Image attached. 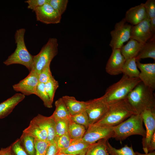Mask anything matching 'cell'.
I'll return each mask as SVG.
<instances>
[{"label":"cell","instance_id":"44","mask_svg":"<svg viewBox=\"0 0 155 155\" xmlns=\"http://www.w3.org/2000/svg\"><path fill=\"white\" fill-rule=\"evenodd\" d=\"M150 28L151 32L153 35L155 33V17L150 20Z\"/></svg>","mask_w":155,"mask_h":155},{"label":"cell","instance_id":"30","mask_svg":"<svg viewBox=\"0 0 155 155\" xmlns=\"http://www.w3.org/2000/svg\"><path fill=\"white\" fill-rule=\"evenodd\" d=\"M42 101L46 107L51 108L53 107V102L51 100L44 88V84L39 82L34 93Z\"/></svg>","mask_w":155,"mask_h":155},{"label":"cell","instance_id":"42","mask_svg":"<svg viewBox=\"0 0 155 155\" xmlns=\"http://www.w3.org/2000/svg\"><path fill=\"white\" fill-rule=\"evenodd\" d=\"M0 155H11V146L5 148H2L0 150Z\"/></svg>","mask_w":155,"mask_h":155},{"label":"cell","instance_id":"12","mask_svg":"<svg viewBox=\"0 0 155 155\" xmlns=\"http://www.w3.org/2000/svg\"><path fill=\"white\" fill-rule=\"evenodd\" d=\"M34 12L36 20L46 24L59 23L61 19L62 16L48 3L37 8Z\"/></svg>","mask_w":155,"mask_h":155},{"label":"cell","instance_id":"22","mask_svg":"<svg viewBox=\"0 0 155 155\" xmlns=\"http://www.w3.org/2000/svg\"><path fill=\"white\" fill-rule=\"evenodd\" d=\"M91 144L82 141L81 139L72 140L70 145L67 148L60 150L59 152L74 155H85Z\"/></svg>","mask_w":155,"mask_h":155},{"label":"cell","instance_id":"17","mask_svg":"<svg viewBox=\"0 0 155 155\" xmlns=\"http://www.w3.org/2000/svg\"><path fill=\"white\" fill-rule=\"evenodd\" d=\"M21 93H16L0 103V119L3 118L9 114L15 107L25 98Z\"/></svg>","mask_w":155,"mask_h":155},{"label":"cell","instance_id":"43","mask_svg":"<svg viewBox=\"0 0 155 155\" xmlns=\"http://www.w3.org/2000/svg\"><path fill=\"white\" fill-rule=\"evenodd\" d=\"M155 150V133L153 135L150 141L148 148V152L153 151Z\"/></svg>","mask_w":155,"mask_h":155},{"label":"cell","instance_id":"41","mask_svg":"<svg viewBox=\"0 0 155 155\" xmlns=\"http://www.w3.org/2000/svg\"><path fill=\"white\" fill-rule=\"evenodd\" d=\"M59 151L56 144L54 142L49 144L46 155H57Z\"/></svg>","mask_w":155,"mask_h":155},{"label":"cell","instance_id":"35","mask_svg":"<svg viewBox=\"0 0 155 155\" xmlns=\"http://www.w3.org/2000/svg\"><path fill=\"white\" fill-rule=\"evenodd\" d=\"M72 140L68 133L62 135L55 137L54 140L59 150L67 148L70 145Z\"/></svg>","mask_w":155,"mask_h":155},{"label":"cell","instance_id":"37","mask_svg":"<svg viewBox=\"0 0 155 155\" xmlns=\"http://www.w3.org/2000/svg\"><path fill=\"white\" fill-rule=\"evenodd\" d=\"M11 155H28L21 145L19 139L11 145Z\"/></svg>","mask_w":155,"mask_h":155},{"label":"cell","instance_id":"15","mask_svg":"<svg viewBox=\"0 0 155 155\" xmlns=\"http://www.w3.org/2000/svg\"><path fill=\"white\" fill-rule=\"evenodd\" d=\"M125 61V59L121 54L120 49L112 50L106 66V72L112 75L122 73L123 68Z\"/></svg>","mask_w":155,"mask_h":155},{"label":"cell","instance_id":"27","mask_svg":"<svg viewBox=\"0 0 155 155\" xmlns=\"http://www.w3.org/2000/svg\"><path fill=\"white\" fill-rule=\"evenodd\" d=\"M86 130L84 126L75 123L71 119L69 120L67 133L71 140H77L81 139Z\"/></svg>","mask_w":155,"mask_h":155},{"label":"cell","instance_id":"9","mask_svg":"<svg viewBox=\"0 0 155 155\" xmlns=\"http://www.w3.org/2000/svg\"><path fill=\"white\" fill-rule=\"evenodd\" d=\"M113 133V127L93 124L88 126L81 140L91 144L101 139L108 140Z\"/></svg>","mask_w":155,"mask_h":155},{"label":"cell","instance_id":"45","mask_svg":"<svg viewBox=\"0 0 155 155\" xmlns=\"http://www.w3.org/2000/svg\"><path fill=\"white\" fill-rule=\"evenodd\" d=\"M135 152L136 155H155V151H154L145 154L137 152Z\"/></svg>","mask_w":155,"mask_h":155},{"label":"cell","instance_id":"2","mask_svg":"<svg viewBox=\"0 0 155 155\" xmlns=\"http://www.w3.org/2000/svg\"><path fill=\"white\" fill-rule=\"evenodd\" d=\"M134 114H135L126 98L110 105L104 116L94 124L113 127Z\"/></svg>","mask_w":155,"mask_h":155},{"label":"cell","instance_id":"13","mask_svg":"<svg viewBox=\"0 0 155 155\" xmlns=\"http://www.w3.org/2000/svg\"><path fill=\"white\" fill-rule=\"evenodd\" d=\"M155 35L151 32L150 28V20L147 18L137 24L132 25L130 38L144 44Z\"/></svg>","mask_w":155,"mask_h":155},{"label":"cell","instance_id":"5","mask_svg":"<svg viewBox=\"0 0 155 155\" xmlns=\"http://www.w3.org/2000/svg\"><path fill=\"white\" fill-rule=\"evenodd\" d=\"M143 122L141 114L132 115L125 121L113 127V138L117 140L122 141L134 135H140L143 138L144 137L146 132Z\"/></svg>","mask_w":155,"mask_h":155},{"label":"cell","instance_id":"20","mask_svg":"<svg viewBox=\"0 0 155 155\" xmlns=\"http://www.w3.org/2000/svg\"><path fill=\"white\" fill-rule=\"evenodd\" d=\"M61 98L71 116L85 111L86 102L78 100L73 96L65 95Z\"/></svg>","mask_w":155,"mask_h":155},{"label":"cell","instance_id":"8","mask_svg":"<svg viewBox=\"0 0 155 155\" xmlns=\"http://www.w3.org/2000/svg\"><path fill=\"white\" fill-rule=\"evenodd\" d=\"M86 103L85 111L88 117L89 125L101 119L107 111L109 106L102 96L86 101Z\"/></svg>","mask_w":155,"mask_h":155},{"label":"cell","instance_id":"36","mask_svg":"<svg viewBox=\"0 0 155 155\" xmlns=\"http://www.w3.org/2000/svg\"><path fill=\"white\" fill-rule=\"evenodd\" d=\"M34 146L36 155H46L49 145L47 141H44L34 139Z\"/></svg>","mask_w":155,"mask_h":155},{"label":"cell","instance_id":"38","mask_svg":"<svg viewBox=\"0 0 155 155\" xmlns=\"http://www.w3.org/2000/svg\"><path fill=\"white\" fill-rule=\"evenodd\" d=\"M50 65L45 66L38 75L39 82L45 84L53 76L51 71Z\"/></svg>","mask_w":155,"mask_h":155},{"label":"cell","instance_id":"31","mask_svg":"<svg viewBox=\"0 0 155 155\" xmlns=\"http://www.w3.org/2000/svg\"><path fill=\"white\" fill-rule=\"evenodd\" d=\"M59 86L58 82L53 76L44 84V88L51 100L53 103L56 90Z\"/></svg>","mask_w":155,"mask_h":155},{"label":"cell","instance_id":"6","mask_svg":"<svg viewBox=\"0 0 155 155\" xmlns=\"http://www.w3.org/2000/svg\"><path fill=\"white\" fill-rule=\"evenodd\" d=\"M58 46L56 38H50L38 53L33 56L31 70L39 75L45 66L50 64L52 60L58 54Z\"/></svg>","mask_w":155,"mask_h":155},{"label":"cell","instance_id":"25","mask_svg":"<svg viewBox=\"0 0 155 155\" xmlns=\"http://www.w3.org/2000/svg\"><path fill=\"white\" fill-rule=\"evenodd\" d=\"M137 68L135 57L130 58L125 60L122 73L130 78H139L140 71Z\"/></svg>","mask_w":155,"mask_h":155},{"label":"cell","instance_id":"29","mask_svg":"<svg viewBox=\"0 0 155 155\" xmlns=\"http://www.w3.org/2000/svg\"><path fill=\"white\" fill-rule=\"evenodd\" d=\"M107 148L109 155H136L132 146H129L125 145L121 148L116 149L112 146L107 140Z\"/></svg>","mask_w":155,"mask_h":155},{"label":"cell","instance_id":"39","mask_svg":"<svg viewBox=\"0 0 155 155\" xmlns=\"http://www.w3.org/2000/svg\"><path fill=\"white\" fill-rule=\"evenodd\" d=\"M144 5L148 18L150 20L155 17V0H148Z\"/></svg>","mask_w":155,"mask_h":155},{"label":"cell","instance_id":"23","mask_svg":"<svg viewBox=\"0 0 155 155\" xmlns=\"http://www.w3.org/2000/svg\"><path fill=\"white\" fill-rule=\"evenodd\" d=\"M136 62L141 59L151 58L155 60V36L144 44L137 55L135 57Z\"/></svg>","mask_w":155,"mask_h":155},{"label":"cell","instance_id":"46","mask_svg":"<svg viewBox=\"0 0 155 155\" xmlns=\"http://www.w3.org/2000/svg\"><path fill=\"white\" fill-rule=\"evenodd\" d=\"M57 155H74L70 154H68L66 153H63L59 152L57 154Z\"/></svg>","mask_w":155,"mask_h":155},{"label":"cell","instance_id":"21","mask_svg":"<svg viewBox=\"0 0 155 155\" xmlns=\"http://www.w3.org/2000/svg\"><path fill=\"white\" fill-rule=\"evenodd\" d=\"M144 44L132 38L120 49L121 54L126 60L135 57L139 53Z\"/></svg>","mask_w":155,"mask_h":155},{"label":"cell","instance_id":"16","mask_svg":"<svg viewBox=\"0 0 155 155\" xmlns=\"http://www.w3.org/2000/svg\"><path fill=\"white\" fill-rule=\"evenodd\" d=\"M148 18L144 3L132 7L126 12L124 18L126 22L132 26L135 25Z\"/></svg>","mask_w":155,"mask_h":155},{"label":"cell","instance_id":"40","mask_svg":"<svg viewBox=\"0 0 155 155\" xmlns=\"http://www.w3.org/2000/svg\"><path fill=\"white\" fill-rule=\"evenodd\" d=\"M48 0H28L25 2L28 4V8L34 11L37 8L48 3Z\"/></svg>","mask_w":155,"mask_h":155},{"label":"cell","instance_id":"14","mask_svg":"<svg viewBox=\"0 0 155 155\" xmlns=\"http://www.w3.org/2000/svg\"><path fill=\"white\" fill-rule=\"evenodd\" d=\"M137 68L140 71L139 78L146 86L153 91L155 89V63H142L136 61Z\"/></svg>","mask_w":155,"mask_h":155},{"label":"cell","instance_id":"10","mask_svg":"<svg viewBox=\"0 0 155 155\" xmlns=\"http://www.w3.org/2000/svg\"><path fill=\"white\" fill-rule=\"evenodd\" d=\"M140 114L146 128V136L142 139L143 149L145 153H147L150 141L155 133V108L146 109Z\"/></svg>","mask_w":155,"mask_h":155},{"label":"cell","instance_id":"26","mask_svg":"<svg viewBox=\"0 0 155 155\" xmlns=\"http://www.w3.org/2000/svg\"><path fill=\"white\" fill-rule=\"evenodd\" d=\"M107 140L102 139L91 144L85 155H109L107 150Z\"/></svg>","mask_w":155,"mask_h":155},{"label":"cell","instance_id":"3","mask_svg":"<svg viewBox=\"0 0 155 155\" xmlns=\"http://www.w3.org/2000/svg\"><path fill=\"white\" fill-rule=\"evenodd\" d=\"M139 78H131L123 75L117 82L109 86L102 96L109 105L126 98L131 91L140 82Z\"/></svg>","mask_w":155,"mask_h":155},{"label":"cell","instance_id":"19","mask_svg":"<svg viewBox=\"0 0 155 155\" xmlns=\"http://www.w3.org/2000/svg\"><path fill=\"white\" fill-rule=\"evenodd\" d=\"M34 118L46 130L48 134V142L49 144L54 142L56 136L55 121L52 116L46 117L38 114Z\"/></svg>","mask_w":155,"mask_h":155},{"label":"cell","instance_id":"11","mask_svg":"<svg viewBox=\"0 0 155 155\" xmlns=\"http://www.w3.org/2000/svg\"><path fill=\"white\" fill-rule=\"evenodd\" d=\"M39 83L38 75L31 70L25 78L13 85V88L17 92H19L25 96H29L34 94Z\"/></svg>","mask_w":155,"mask_h":155},{"label":"cell","instance_id":"24","mask_svg":"<svg viewBox=\"0 0 155 155\" xmlns=\"http://www.w3.org/2000/svg\"><path fill=\"white\" fill-rule=\"evenodd\" d=\"M55 109L52 115L55 120L59 119H69L71 115L62 98L55 102Z\"/></svg>","mask_w":155,"mask_h":155},{"label":"cell","instance_id":"18","mask_svg":"<svg viewBox=\"0 0 155 155\" xmlns=\"http://www.w3.org/2000/svg\"><path fill=\"white\" fill-rule=\"evenodd\" d=\"M23 133L35 139L47 141L48 134L46 130L34 118L31 121L29 126L24 129Z\"/></svg>","mask_w":155,"mask_h":155},{"label":"cell","instance_id":"1","mask_svg":"<svg viewBox=\"0 0 155 155\" xmlns=\"http://www.w3.org/2000/svg\"><path fill=\"white\" fill-rule=\"evenodd\" d=\"M154 91L141 82L129 93L126 98L135 114H140L146 109L155 108Z\"/></svg>","mask_w":155,"mask_h":155},{"label":"cell","instance_id":"34","mask_svg":"<svg viewBox=\"0 0 155 155\" xmlns=\"http://www.w3.org/2000/svg\"><path fill=\"white\" fill-rule=\"evenodd\" d=\"M68 2V0H48V3L62 16L66 9Z\"/></svg>","mask_w":155,"mask_h":155},{"label":"cell","instance_id":"33","mask_svg":"<svg viewBox=\"0 0 155 155\" xmlns=\"http://www.w3.org/2000/svg\"><path fill=\"white\" fill-rule=\"evenodd\" d=\"M70 119L75 123L84 126L86 129L89 125L88 118L86 111L71 116Z\"/></svg>","mask_w":155,"mask_h":155},{"label":"cell","instance_id":"32","mask_svg":"<svg viewBox=\"0 0 155 155\" xmlns=\"http://www.w3.org/2000/svg\"><path fill=\"white\" fill-rule=\"evenodd\" d=\"M70 119L55 120V137L60 136L67 133L69 123Z\"/></svg>","mask_w":155,"mask_h":155},{"label":"cell","instance_id":"7","mask_svg":"<svg viewBox=\"0 0 155 155\" xmlns=\"http://www.w3.org/2000/svg\"><path fill=\"white\" fill-rule=\"evenodd\" d=\"M131 26L124 18L116 24L114 29L110 33L112 38L109 46L112 50L120 49L124 43L130 39Z\"/></svg>","mask_w":155,"mask_h":155},{"label":"cell","instance_id":"4","mask_svg":"<svg viewBox=\"0 0 155 155\" xmlns=\"http://www.w3.org/2000/svg\"><path fill=\"white\" fill-rule=\"evenodd\" d=\"M25 28L17 30L14 35L16 47L14 51L3 62L7 66L19 64L25 66L29 71L32 69L33 56L28 51L24 41Z\"/></svg>","mask_w":155,"mask_h":155},{"label":"cell","instance_id":"28","mask_svg":"<svg viewBox=\"0 0 155 155\" xmlns=\"http://www.w3.org/2000/svg\"><path fill=\"white\" fill-rule=\"evenodd\" d=\"M19 139L21 145L28 155H36L34 137L23 133Z\"/></svg>","mask_w":155,"mask_h":155}]
</instances>
